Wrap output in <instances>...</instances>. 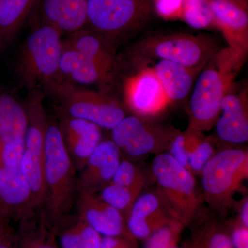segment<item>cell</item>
<instances>
[{
  "mask_svg": "<svg viewBox=\"0 0 248 248\" xmlns=\"http://www.w3.org/2000/svg\"><path fill=\"white\" fill-rule=\"evenodd\" d=\"M246 56L228 46L218 50L202 68L189 103L187 128L203 133L216 124L222 99L232 89Z\"/></svg>",
  "mask_w": 248,
  "mask_h": 248,
  "instance_id": "1",
  "label": "cell"
},
{
  "mask_svg": "<svg viewBox=\"0 0 248 248\" xmlns=\"http://www.w3.org/2000/svg\"><path fill=\"white\" fill-rule=\"evenodd\" d=\"M152 172L156 184V194L166 213L185 226L195 218L202 197L193 174L177 163L168 152L156 155Z\"/></svg>",
  "mask_w": 248,
  "mask_h": 248,
  "instance_id": "2",
  "label": "cell"
},
{
  "mask_svg": "<svg viewBox=\"0 0 248 248\" xmlns=\"http://www.w3.org/2000/svg\"><path fill=\"white\" fill-rule=\"evenodd\" d=\"M44 168L50 213L57 223H61L71 207L73 166L61 129L56 125L47 127Z\"/></svg>",
  "mask_w": 248,
  "mask_h": 248,
  "instance_id": "3",
  "label": "cell"
},
{
  "mask_svg": "<svg viewBox=\"0 0 248 248\" xmlns=\"http://www.w3.org/2000/svg\"><path fill=\"white\" fill-rule=\"evenodd\" d=\"M62 32L50 24L40 26L27 37L19 58V71L29 89L39 84L55 85L60 74Z\"/></svg>",
  "mask_w": 248,
  "mask_h": 248,
  "instance_id": "4",
  "label": "cell"
},
{
  "mask_svg": "<svg viewBox=\"0 0 248 248\" xmlns=\"http://www.w3.org/2000/svg\"><path fill=\"white\" fill-rule=\"evenodd\" d=\"M204 195L212 206L223 211L248 177V152L227 149L213 155L202 172Z\"/></svg>",
  "mask_w": 248,
  "mask_h": 248,
  "instance_id": "5",
  "label": "cell"
},
{
  "mask_svg": "<svg viewBox=\"0 0 248 248\" xmlns=\"http://www.w3.org/2000/svg\"><path fill=\"white\" fill-rule=\"evenodd\" d=\"M138 50L140 55L200 71L219 49L211 37L177 33L147 39L140 44Z\"/></svg>",
  "mask_w": 248,
  "mask_h": 248,
  "instance_id": "6",
  "label": "cell"
},
{
  "mask_svg": "<svg viewBox=\"0 0 248 248\" xmlns=\"http://www.w3.org/2000/svg\"><path fill=\"white\" fill-rule=\"evenodd\" d=\"M149 14L146 0H88L86 24L101 37H116L141 27Z\"/></svg>",
  "mask_w": 248,
  "mask_h": 248,
  "instance_id": "7",
  "label": "cell"
},
{
  "mask_svg": "<svg viewBox=\"0 0 248 248\" xmlns=\"http://www.w3.org/2000/svg\"><path fill=\"white\" fill-rule=\"evenodd\" d=\"M53 88L69 117L83 119L110 130L125 117L120 104L104 93L79 89L68 83L56 84Z\"/></svg>",
  "mask_w": 248,
  "mask_h": 248,
  "instance_id": "8",
  "label": "cell"
},
{
  "mask_svg": "<svg viewBox=\"0 0 248 248\" xmlns=\"http://www.w3.org/2000/svg\"><path fill=\"white\" fill-rule=\"evenodd\" d=\"M176 131L154 125L138 116L125 117L112 129V141L124 154L139 158L169 149Z\"/></svg>",
  "mask_w": 248,
  "mask_h": 248,
  "instance_id": "9",
  "label": "cell"
},
{
  "mask_svg": "<svg viewBox=\"0 0 248 248\" xmlns=\"http://www.w3.org/2000/svg\"><path fill=\"white\" fill-rule=\"evenodd\" d=\"M124 97L129 108L140 117H154L170 104L153 68H147L127 79Z\"/></svg>",
  "mask_w": 248,
  "mask_h": 248,
  "instance_id": "10",
  "label": "cell"
},
{
  "mask_svg": "<svg viewBox=\"0 0 248 248\" xmlns=\"http://www.w3.org/2000/svg\"><path fill=\"white\" fill-rule=\"evenodd\" d=\"M214 23L223 33L228 46L247 55V9L231 0H210Z\"/></svg>",
  "mask_w": 248,
  "mask_h": 248,
  "instance_id": "11",
  "label": "cell"
},
{
  "mask_svg": "<svg viewBox=\"0 0 248 248\" xmlns=\"http://www.w3.org/2000/svg\"><path fill=\"white\" fill-rule=\"evenodd\" d=\"M121 152L112 141H101L86 161L79 188L81 193H91L103 188L115 175L121 162Z\"/></svg>",
  "mask_w": 248,
  "mask_h": 248,
  "instance_id": "12",
  "label": "cell"
},
{
  "mask_svg": "<svg viewBox=\"0 0 248 248\" xmlns=\"http://www.w3.org/2000/svg\"><path fill=\"white\" fill-rule=\"evenodd\" d=\"M126 218L127 229L132 237L145 240L171 219L159 196L153 192L139 195Z\"/></svg>",
  "mask_w": 248,
  "mask_h": 248,
  "instance_id": "13",
  "label": "cell"
},
{
  "mask_svg": "<svg viewBox=\"0 0 248 248\" xmlns=\"http://www.w3.org/2000/svg\"><path fill=\"white\" fill-rule=\"evenodd\" d=\"M231 91L222 99L216 133L223 141L241 144L248 140L247 93L236 94Z\"/></svg>",
  "mask_w": 248,
  "mask_h": 248,
  "instance_id": "14",
  "label": "cell"
},
{
  "mask_svg": "<svg viewBox=\"0 0 248 248\" xmlns=\"http://www.w3.org/2000/svg\"><path fill=\"white\" fill-rule=\"evenodd\" d=\"M79 204L80 218L102 236H131L123 215L94 194L81 193Z\"/></svg>",
  "mask_w": 248,
  "mask_h": 248,
  "instance_id": "15",
  "label": "cell"
},
{
  "mask_svg": "<svg viewBox=\"0 0 248 248\" xmlns=\"http://www.w3.org/2000/svg\"><path fill=\"white\" fill-rule=\"evenodd\" d=\"M60 71L73 81L86 85L108 84L113 77V70L102 66L63 45Z\"/></svg>",
  "mask_w": 248,
  "mask_h": 248,
  "instance_id": "16",
  "label": "cell"
},
{
  "mask_svg": "<svg viewBox=\"0 0 248 248\" xmlns=\"http://www.w3.org/2000/svg\"><path fill=\"white\" fill-rule=\"evenodd\" d=\"M61 131L72 154L85 162L102 141L100 127L83 119L67 117Z\"/></svg>",
  "mask_w": 248,
  "mask_h": 248,
  "instance_id": "17",
  "label": "cell"
},
{
  "mask_svg": "<svg viewBox=\"0 0 248 248\" xmlns=\"http://www.w3.org/2000/svg\"><path fill=\"white\" fill-rule=\"evenodd\" d=\"M153 69L170 103L188 95L195 77L200 72L166 60H160Z\"/></svg>",
  "mask_w": 248,
  "mask_h": 248,
  "instance_id": "18",
  "label": "cell"
},
{
  "mask_svg": "<svg viewBox=\"0 0 248 248\" xmlns=\"http://www.w3.org/2000/svg\"><path fill=\"white\" fill-rule=\"evenodd\" d=\"M63 46L76 50L99 64L115 69V55L110 46L100 36L90 31L79 30L71 34Z\"/></svg>",
  "mask_w": 248,
  "mask_h": 248,
  "instance_id": "19",
  "label": "cell"
},
{
  "mask_svg": "<svg viewBox=\"0 0 248 248\" xmlns=\"http://www.w3.org/2000/svg\"><path fill=\"white\" fill-rule=\"evenodd\" d=\"M0 203L13 210H25L32 203V195L21 170L0 166Z\"/></svg>",
  "mask_w": 248,
  "mask_h": 248,
  "instance_id": "20",
  "label": "cell"
},
{
  "mask_svg": "<svg viewBox=\"0 0 248 248\" xmlns=\"http://www.w3.org/2000/svg\"><path fill=\"white\" fill-rule=\"evenodd\" d=\"M27 127V111L9 94H0V143L24 138Z\"/></svg>",
  "mask_w": 248,
  "mask_h": 248,
  "instance_id": "21",
  "label": "cell"
},
{
  "mask_svg": "<svg viewBox=\"0 0 248 248\" xmlns=\"http://www.w3.org/2000/svg\"><path fill=\"white\" fill-rule=\"evenodd\" d=\"M35 0H0V37L8 40L17 32Z\"/></svg>",
  "mask_w": 248,
  "mask_h": 248,
  "instance_id": "22",
  "label": "cell"
},
{
  "mask_svg": "<svg viewBox=\"0 0 248 248\" xmlns=\"http://www.w3.org/2000/svg\"><path fill=\"white\" fill-rule=\"evenodd\" d=\"M44 159L24 151L21 161V172L30 188L33 205H40L46 192Z\"/></svg>",
  "mask_w": 248,
  "mask_h": 248,
  "instance_id": "23",
  "label": "cell"
},
{
  "mask_svg": "<svg viewBox=\"0 0 248 248\" xmlns=\"http://www.w3.org/2000/svg\"><path fill=\"white\" fill-rule=\"evenodd\" d=\"M184 135L188 156L189 170L192 174H199L215 154V148L212 142L204 136L202 132L187 128L184 132Z\"/></svg>",
  "mask_w": 248,
  "mask_h": 248,
  "instance_id": "24",
  "label": "cell"
},
{
  "mask_svg": "<svg viewBox=\"0 0 248 248\" xmlns=\"http://www.w3.org/2000/svg\"><path fill=\"white\" fill-rule=\"evenodd\" d=\"M187 248H233L231 234L217 221L205 219Z\"/></svg>",
  "mask_w": 248,
  "mask_h": 248,
  "instance_id": "25",
  "label": "cell"
},
{
  "mask_svg": "<svg viewBox=\"0 0 248 248\" xmlns=\"http://www.w3.org/2000/svg\"><path fill=\"white\" fill-rule=\"evenodd\" d=\"M87 4L88 0H63L57 29L62 33L81 30L87 21Z\"/></svg>",
  "mask_w": 248,
  "mask_h": 248,
  "instance_id": "26",
  "label": "cell"
},
{
  "mask_svg": "<svg viewBox=\"0 0 248 248\" xmlns=\"http://www.w3.org/2000/svg\"><path fill=\"white\" fill-rule=\"evenodd\" d=\"M180 17L193 29L215 26L210 0H185Z\"/></svg>",
  "mask_w": 248,
  "mask_h": 248,
  "instance_id": "27",
  "label": "cell"
},
{
  "mask_svg": "<svg viewBox=\"0 0 248 248\" xmlns=\"http://www.w3.org/2000/svg\"><path fill=\"white\" fill-rule=\"evenodd\" d=\"M141 191L109 184L103 187L100 199L127 217Z\"/></svg>",
  "mask_w": 248,
  "mask_h": 248,
  "instance_id": "28",
  "label": "cell"
},
{
  "mask_svg": "<svg viewBox=\"0 0 248 248\" xmlns=\"http://www.w3.org/2000/svg\"><path fill=\"white\" fill-rule=\"evenodd\" d=\"M184 227L171 218L152 233L146 239L144 248H170L177 245Z\"/></svg>",
  "mask_w": 248,
  "mask_h": 248,
  "instance_id": "29",
  "label": "cell"
},
{
  "mask_svg": "<svg viewBox=\"0 0 248 248\" xmlns=\"http://www.w3.org/2000/svg\"><path fill=\"white\" fill-rule=\"evenodd\" d=\"M110 184L141 191L146 179L135 165L128 161H121Z\"/></svg>",
  "mask_w": 248,
  "mask_h": 248,
  "instance_id": "30",
  "label": "cell"
},
{
  "mask_svg": "<svg viewBox=\"0 0 248 248\" xmlns=\"http://www.w3.org/2000/svg\"><path fill=\"white\" fill-rule=\"evenodd\" d=\"M24 151V138L0 143V166L12 170H21V161Z\"/></svg>",
  "mask_w": 248,
  "mask_h": 248,
  "instance_id": "31",
  "label": "cell"
},
{
  "mask_svg": "<svg viewBox=\"0 0 248 248\" xmlns=\"http://www.w3.org/2000/svg\"><path fill=\"white\" fill-rule=\"evenodd\" d=\"M53 234H48L45 228L31 232L23 236L20 248H60Z\"/></svg>",
  "mask_w": 248,
  "mask_h": 248,
  "instance_id": "32",
  "label": "cell"
},
{
  "mask_svg": "<svg viewBox=\"0 0 248 248\" xmlns=\"http://www.w3.org/2000/svg\"><path fill=\"white\" fill-rule=\"evenodd\" d=\"M60 248H82L80 221L60 228L58 231Z\"/></svg>",
  "mask_w": 248,
  "mask_h": 248,
  "instance_id": "33",
  "label": "cell"
},
{
  "mask_svg": "<svg viewBox=\"0 0 248 248\" xmlns=\"http://www.w3.org/2000/svg\"><path fill=\"white\" fill-rule=\"evenodd\" d=\"M170 155L177 163L184 168L188 169V156L186 151V140L184 133L176 132L173 135L169 146Z\"/></svg>",
  "mask_w": 248,
  "mask_h": 248,
  "instance_id": "34",
  "label": "cell"
},
{
  "mask_svg": "<svg viewBox=\"0 0 248 248\" xmlns=\"http://www.w3.org/2000/svg\"><path fill=\"white\" fill-rule=\"evenodd\" d=\"M185 0H155L156 13L165 19L180 17Z\"/></svg>",
  "mask_w": 248,
  "mask_h": 248,
  "instance_id": "35",
  "label": "cell"
},
{
  "mask_svg": "<svg viewBox=\"0 0 248 248\" xmlns=\"http://www.w3.org/2000/svg\"><path fill=\"white\" fill-rule=\"evenodd\" d=\"M63 0H42V12L45 24L56 27L61 16Z\"/></svg>",
  "mask_w": 248,
  "mask_h": 248,
  "instance_id": "36",
  "label": "cell"
},
{
  "mask_svg": "<svg viewBox=\"0 0 248 248\" xmlns=\"http://www.w3.org/2000/svg\"><path fill=\"white\" fill-rule=\"evenodd\" d=\"M82 248H101L102 235L94 228L79 218Z\"/></svg>",
  "mask_w": 248,
  "mask_h": 248,
  "instance_id": "37",
  "label": "cell"
},
{
  "mask_svg": "<svg viewBox=\"0 0 248 248\" xmlns=\"http://www.w3.org/2000/svg\"><path fill=\"white\" fill-rule=\"evenodd\" d=\"M233 248H248V228L237 222L231 234Z\"/></svg>",
  "mask_w": 248,
  "mask_h": 248,
  "instance_id": "38",
  "label": "cell"
},
{
  "mask_svg": "<svg viewBox=\"0 0 248 248\" xmlns=\"http://www.w3.org/2000/svg\"><path fill=\"white\" fill-rule=\"evenodd\" d=\"M101 248H135L131 236H104Z\"/></svg>",
  "mask_w": 248,
  "mask_h": 248,
  "instance_id": "39",
  "label": "cell"
},
{
  "mask_svg": "<svg viewBox=\"0 0 248 248\" xmlns=\"http://www.w3.org/2000/svg\"><path fill=\"white\" fill-rule=\"evenodd\" d=\"M240 223L248 228V200L247 197L243 202L240 212Z\"/></svg>",
  "mask_w": 248,
  "mask_h": 248,
  "instance_id": "40",
  "label": "cell"
},
{
  "mask_svg": "<svg viewBox=\"0 0 248 248\" xmlns=\"http://www.w3.org/2000/svg\"><path fill=\"white\" fill-rule=\"evenodd\" d=\"M10 237H11V235L6 231L5 227L3 225L0 224V246Z\"/></svg>",
  "mask_w": 248,
  "mask_h": 248,
  "instance_id": "41",
  "label": "cell"
},
{
  "mask_svg": "<svg viewBox=\"0 0 248 248\" xmlns=\"http://www.w3.org/2000/svg\"><path fill=\"white\" fill-rule=\"evenodd\" d=\"M0 248H13L12 243H11V238L6 239V241L0 246Z\"/></svg>",
  "mask_w": 248,
  "mask_h": 248,
  "instance_id": "42",
  "label": "cell"
},
{
  "mask_svg": "<svg viewBox=\"0 0 248 248\" xmlns=\"http://www.w3.org/2000/svg\"><path fill=\"white\" fill-rule=\"evenodd\" d=\"M170 248H180L179 247V246H177V245H175V246H173L172 247H171Z\"/></svg>",
  "mask_w": 248,
  "mask_h": 248,
  "instance_id": "43",
  "label": "cell"
}]
</instances>
